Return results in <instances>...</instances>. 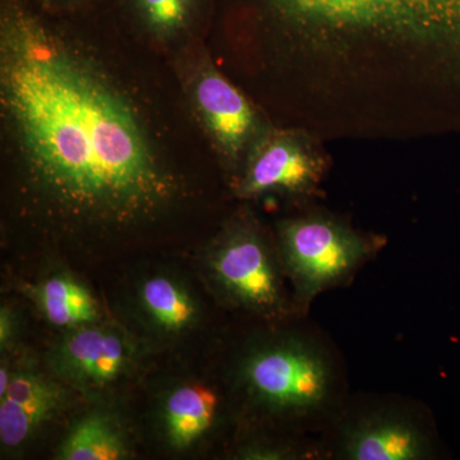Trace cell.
<instances>
[{
    "mask_svg": "<svg viewBox=\"0 0 460 460\" xmlns=\"http://www.w3.org/2000/svg\"><path fill=\"white\" fill-rule=\"evenodd\" d=\"M0 108L22 214L54 242L118 243L183 198V181L127 91L18 4L2 14Z\"/></svg>",
    "mask_w": 460,
    "mask_h": 460,
    "instance_id": "6da1fadb",
    "label": "cell"
},
{
    "mask_svg": "<svg viewBox=\"0 0 460 460\" xmlns=\"http://www.w3.org/2000/svg\"><path fill=\"white\" fill-rule=\"evenodd\" d=\"M304 317L261 321L235 349L228 386L244 429L320 438L349 399L341 356Z\"/></svg>",
    "mask_w": 460,
    "mask_h": 460,
    "instance_id": "7a4b0ae2",
    "label": "cell"
},
{
    "mask_svg": "<svg viewBox=\"0 0 460 460\" xmlns=\"http://www.w3.org/2000/svg\"><path fill=\"white\" fill-rule=\"evenodd\" d=\"M202 270L220 304L257 321L305 316L296 304L277 241L251 217L230 220L206 248Z\"/></svg>",
    "mask_w": 460,
    "mask_h": 460,
    "instance_id": "3957f363",
    "label": "cell"
},
{
    "mask_svg": "<svg viewBox=\"0 0 460 460\" xmlns=\"http://www.w3.org/2000/svg\"><path fill=\"white\" fill-rule=\"evenodd\" d=\"M281 22L321 35L429 42L460 31V0H263Z\"/></svg>",
    "mask_w": 460,
    "mask_h": 460,
    "instance_id": "277c9868",
    "label": "cell"
},
{
    "mask_svg": "<svg viewBox=\"0 0 460 460\" xmlns=\"http://www.w3.org/2000/svg\"><path fill=\"white\" fill-rule=\"evenodd\" d=\"M275 241L296 304L305 314L323 293L352 283L384 246L383 239L321 213L283 220Z\"/></svg>",
    "mask_w": 460,
    "mask_h": 460,
    "instance_id": "5b68a950",
    "label": "cell"
},
{
    "mask_svg": "<svg viewBox=\"0 0 460 460\" xmlns=\"http://www.w3.org/2000/svg\"><path fill=\"white\" fill-rule=\"evenodd\" d=\"M321 443L326 459L338 460H431L440 447L434 420L422 405L352 396Z\"/></svg>",
    "mask_w": 460,
    "mask_h": 460,
    "instance_id": "8992f818",
    "label": "cell"
},
{
    "mask_svg": "<svg viewBox=\"0 0 460 460\" xmlns=\"http://www.w3.org/2000/svg\"><path fill=\"white\" fill-rule=\"evenodd\" d=\"M141 341L120 323L104 319L66 330L47 353L48 371L74 392L98 398L133 374Z\"/></svg>",
    "mask_w": 460,
    "mask_h": 460,
    "instance_id": "52a82bcc",
    "label": "cell"
},
{
    "mask_svg": "<svg viewBox=\"0 0 460 460\" xmlns=\"http://www.w3.org/2000/svg\"><path fill=\"white\" fill-rule=\"evenodd\" d=\"M323 169V157L301 133L261 132L251 145L235 190L241 199L307 196L319 186Z\"/></svg>",
    "mask_w": 460,
    "mask_h": 460,
    "instance_id": "ba28073f",
    "label": "cell"
},
{
    "mask_svg": "<svg viewBox=\"0 0 460 460\" xmlns=\"http://www.w3.org/2000/svg\"><path fill=\"white\" fill-rule=\"evenodd\" d=\"M131 313L142 339L172 343L189 337L204 323V305L177 272L150 271L136 281Z\"/></svg>",
    "mask_w": 460,
    "mask_h": 460,
    "instance_id": "9c48e42d",
    "label": "cell"
},
{
    "mask_svg": "<svg viewBox=\"0 0 460 460\" xmlns=\"http://www.w3.org/2000/svg\"><path fill=\"white\" fill-rule=\"evenodd\" d=\"M193 102L211 140L232 164L246 159L261 129L248 100L214 66H206L193 81Z\"/></svg>",
    "mask_w": 460,
    "mask_h": 460,
    "instance_id": "30bf717a",
    "label": "cell"
},
{
    "mask_svg": "<svg viewBox=\"0 0 460 460\" xmlns=\"http://www.w3.org/2000/svg\"><path fill=\"white\" fill-rule=\"evenodd\" d=\"M68 386L30 365L12 368L7 392L0 396V444L8 450L29 443L56 419L68 402Z\"/></svg>",
    "mask_w": 460,
    "mask_h": 460,
    "instance_id": "8fae6325",
    "label": "cell"
},
{
    "mask_svg": "<svg viewBox=\"0 0 460 460\" xmlns=\"http://www.w3.org/2000/svg\"><path fill=\"white\" fill-rule=\"evenodd\" d=\"M223 398L208 384L184 383L163 396L159 429L169 449L184 452L210 435L222 414Z\"/></svg>",
    "mask_w": 460,
    "mask_h": 460,
    "instance_id": "7c38bea8",
    "label": "cell"
},
{
    "mask_svg": "<svg viewBox=\"0 0 460 460\" xmlns=\"http://www.w3.org/2000/svg\"><path fill=\"white\" fill-rule=\"evenodd\" d=\"M22 289L45 321L62 332L104 319L90 288L71 272H51Z\"/></svg>",
    "mask_w": 460,
    "mask_h": 460,
    "instance_id": "4fadbf2b",
    "label": "cell"
},
{
    "mask_svg": "<svg viewBox=\"0 0 460 460\" xmlns=\"http://www.w3.org/2000/svg\"><path fill=\"white\" fill-rule=\"evenodd\" d=\"M131 456L132 445L123 423L105 408L77 417L56 452L59 460H123Z\"/></svg>",
    "mask_w": 460,
    "mask_h": 460,
    "instance_id": "5bb4252c",
    "label": "cell"
},
{
    "mask_svg": "<svg viewBox=\"0 0 460 460\" xmlns=\"http://www.w3.org/2000/svg\"><path fill=\"white\" fill-rule=\"evenodd\" d=\"M135 4L151 32L171 36L189 25L196 0H135Z\"/></svg>",
    "mask_w": 460,
    "mask_h": 460,
    "instance_id": "9a60e30c",
    "label": "cell"
},
{
    "mask_svg": "<svg viewBox=\"0 0 460 460\" xmlns=\"http://www.w3.org/2000/svg\"><path fill=\"white\" fill-rule=\"evenodd\" d=\"M20 334V321L16 311L11 305H3L0 308V352L8 356L16 345Z\"/></svg>",
    "mask_w": 460,
    "mask_h": 460,
    "instance_id": "2e32d148",
    "label": "cell"
}]
</instances>
